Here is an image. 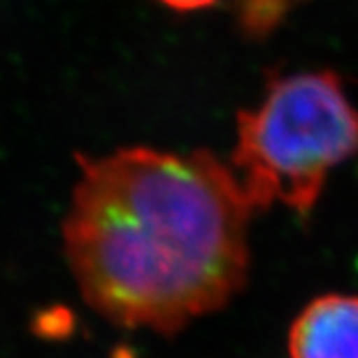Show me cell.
Here are the masks:
<instances>
[{
  "instance_id": "cell-1",
  "label": "cell",
  "mask_w": 358,
  "mask_h": 358,
  "mask_svg": "<svg viewBox=\"0 0 358 358\" xmlns=\"http://www.w3.org/2000/svg\"><path fill=\"white\" fill-rule=\"evenodd\" d=\"M78 166L64 251L103 319L173 334L243 289L257 209L217 155L138 145Z\"/></svg>"
},
{
  "instance_id": "cell-2",
  "label": "cell",
  "mask_w": 358,
  "mask_h": 358,
  "mask_svg": "<svg viewBox=\"0 0 358 358\" xmlns=\"http://www.w3.org/2000/svg\"><path fill=\"white\" fill-rule=\"evenodd\" d=\"M358 152V108L333 70L275 76L257 108L237 114L233 171L255 209L308 215L329 173Z\"/></svg>"
},
{
  "instance_id": "cell-3",
  "label": "cell",
  "mask_w": 358,
  "mask_h": 358,
  "mask_svg": "<svg viewBox=\"0 0 358 358\" xmlns=\"http://www.w3.org/2000/svg\"><path fill=\"white\" fill-rule=\"evenodd\" d=\"M291 358H358V296L324 294L310 301L289 333Z\"/></svg>"
},
{
  "instance_id": "cell-4",
  "label": "cell",
  "mask_w": 358,
  "mask_h": 358,
  "mask_svg": "<svg viewBox=\"0 0 358 358\" xmlns=\"http://www.w3.org/2000/svg\"><path fill=\"white\" fill-rule=\"evenodd\" d=\"M305 0H237V24L247 38L271 36Z\"/></svg>"
},
{
  "instance_id": "cell-5",
  "label": "cell",
  "mask_w": 358,
  "mask_h": 358,
  "mask_svg": "<svg viewBox=\"0 0 358 358\" xmlns=\"http://www.w3.org/2000/svg\"><path fill=\"white\" fill-rule=\"evenodd\" d=\"M157 2L178 13H195V10H203L217 4L219 0H157Z\"/></svg>"
}]
</instances>
